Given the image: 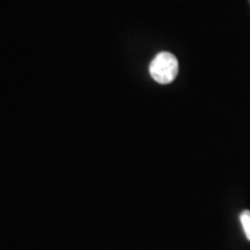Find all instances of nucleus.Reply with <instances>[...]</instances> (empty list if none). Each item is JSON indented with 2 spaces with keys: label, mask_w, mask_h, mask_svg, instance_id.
Instances as JSON below:
<instances>
[{
  "label": "nucleus",
  "mask_w": 250,
  "mask_h": 250,
  "mask_svg": "<svg viewBox=\"0 0 250 250\" xmlns=\"http://www.w3.org/2000/svg\"><path fill=\"white\" fill-rule=\"evenodd\" d=\"M179 73V61L170 52H160L149 65V74L158 83L167 85L176 79Z\"/></svg>",
  "instance_id": "f257e3e1"
},
{
  "label": "nucleus",
  "mask_w": 250,
  "mask_h": 250,
  "mask_svg": "<svg viewBox=\"0 0 250 250\" xmlns=\"http://www.w3.org/2000/svg\"><path fill=\"white\" fill-rule=\"evenodd\" d=\"M240 221H241V225L243 227V230H245L247 239L250 241V211H243L242 213L240 214Z\"/></svg>",
  "instance_id": "f03ea898"
}]
</instances>
